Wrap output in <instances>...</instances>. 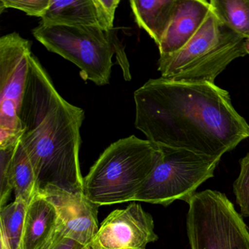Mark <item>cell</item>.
<instances>
[{
	"instance_id": "obj_1",
	"label": "cell",
	"mask_w": 249,
	"mask_h": 249,
	"mask_svg": "<svg viewBox=\"0 0 249 249\" xmlns=\"http://www.w3.org/2000/svg\"><path fill=\"white\" fill-rule=\"evenodd\" d=\"M135 125L160 148L221 159L249 138L227 90L202 81L148 80L134 93Z\"/></svg>"
},
{
	"instance_id": "obj_2",
	"label": "cell",
	"mask_w": 249,
	"mask_h": 249,
	"mask_svg": "<svg viewBox=\"0 0 249 249\" xmlns=\"http://www.w3.org/2000/svg\"><path fill=\"white\" fill-rule=\"evenodd\" d=\"M84 117V110L59 94L46 70L32 55L20 116V142L34 169L39 191L52 186L84 192L79 151Z\"/></svg>"
},
{
	"instance_id": "obj_3",
	"label": "cell",
	"mask_w": 249,
	"mask_h": 249,
	"mask_svg": "<svg viewBox=\"0 0 249 249\" xmlns=\"http://www.w3.org/2000/svg\"><path fill=\"white\" fill-rule=\"evenodd\" d=\"M162 157L161 148L148 140L135 135L119 140L84 178V195L99 206L133 202Z\"/></svg>"
},
{
	"instance_id": "obj_4",
	"label": "cell",
	"mask_w": 249,
	"mask_h": 249,
	"mask_svg": "<svg viewBox=\"0 0 249 249\" xmlns=\"http://www.w3.org/2000/svg\"><path fill=\"white\" fill-rule=\"evenodd\" d=\"M244 43L245 39L226 27L211 8L203 24L184 47L160 56L158 71L167 79L215 84L217 76L231 62L247 55Z\"/></svg>"
},
{
	"instance_id": "obj_5",
	"label": "cell",
	"mask_w": 249,
	"mask_h": 249,
	"mask_svg": "<svg viewBox=\"0 0 249 249\" xmlns=\"http://www.w3.org/2000/svg\"><path fill=\"white\" fill-rule=\"evenodd\" d=\"M113 30L106 32L94 26L40 24L33 34L49 52L76 65L84 81L105 86L110 83L112 58L119 45Z\"/></svg>"
},
{
	"instance_id": "obj_6",
	"label": "cell",
	"mask_w": 249,
	"mask_h": 249,
	"mask_svg": "<svg viewBox=\"0 0 249 249\" xmlns=\"http://www.w3.org/2000/svg\"><path fill=\"white\" fill-rule=\"evenodd\" d=\"M191 249H249V231L232 202L218 191L196 192L188 202Z\"/></svg>"
},
{
	"instance_id": "obj_7",
	"label": "cell",
	"mask_w": 249,
	"mask_h": 249,
	"mask_svg": "<svg viewBox=\"0 0 249 249\" xmlns=\"http://www.w3.org/2000/svg\"><path fill=\"white\" fill-rule=\"evenodd\" d=\"M163 157L145 180L133 202L167 207L176 200L186 203L198 188L214 176L221 159L186 150L161 148Z\"/></svg>"
},
{
	"instance_id": "obj_8",
	"label": "cell",
	"mask_w": 249,
	"mask_h": 249,
	"mask_svg": "<svg viewBox=\"0 0 249 249\" xmlns=\"http://www.w3.org/2000/svg\"><path fill=\"white\" fill-rule=\"evenodd\" d=\"M30 40L12 33L0 38V150L21 140V116L32 53Z\"/></svg>"
},
{
	"instance_id": "obj_9",
	"label": "cell",
	"mask_w": 249,
	"mask_h": 249,
	"mask_svg": "<svg viewBox=\"0 0 249 249\" xmlns=\"http://www.w3.org/2000/svg\"><path fill=\"white\" fill-rule=\"evenodd\" d=\"M158 238L152 215L132 202L125 209L110 213L92 241L100 249H145Z\"/></svg>"
},
{
	"instance_id": "obj_10",
	"label": "cell",
	"mask_w": 249,
	"mask_h": 249,
	"mask_svg": "<svg viewBox=\"0 0 249 249\" xmlns=\"http://www.w3.org/2000/svg\"><path fill=\"white\" fill-rule=\"evenodd\" d=\"M54 207L61 228L67 236L86 246L92 241L99 230V205L84 192H67L49 186L39 191Z\"/></svg>"
},
{
	"instance_id": "obj_11",
	"label": "cell",
	"mask_w": 249,
	"mask_h": 249,
	"mask_svg": "<svg viewBox=\"0 0 249 249\" xmlns=\"http://www.w3.org/2000/svg\"><path fill=\"white\" fill-rule=\"evenodd\" d=\"M211 8L206 0H178L171 22L158 47L160 56L172 54L184 47L200 28Z\"/></svg>"
},
{
	"instance_id": "obj_12",
	"label": "cell",
	"mask_w": 249,
	"mask_h": 249,
	"mask_svg": "<svg viewBox=\"0 0 249 249\" xmlns=\"http://www.w3.org/2000/svg\"><path fill=\"white\" fill-rule=\"evenodd\" d=\"M59 228L56 210L37 192L27 205L23 229V249H44Z\"/></svg>"
},
{
	"instance_id": "obj_13",
	"label": "cell",
	"mask_w": 249,
	"mask_h": 249,
	"mask_svg": "<svg viewBox=\"0 0 249 249\" xmlns=\"http://www.w3.org/2000/svg\"><path fill=\"white\" fill-rule=\"evenodd\" d=\"M129 4L138 27L159 47L171 22L178 0H132Z\"/></svg>"
},
{
	"instance_id": "obj_14",
	"label": "cell",
	"mask_w": 249,
	"mask_h": 249,
	"mask_svg": "<svg viewBox=\"0 0 249 249\" xmlns=\"http://www.w3.org/2000/svg\"><path fill=\"white\" fill-rule=\"evenodd\" d=\"M40 24L100 27L94 0H52Z\"/></svg>"
},
{
	"instance_id": "obj_15",
	"label": "cell",
	"mask_w": 249,
	"mask_h": 249,
	"mask_svg": "<svg viewBox=\"0 0 249 249\" xmlns=\"http://www.w3.org/2000/svg\"><path fill=\"white\" fill-rule=\"evenodd\" d=\"M9 170L16 199H21L28 205L39 189L34 169L20 141L13 151Z\"/></svg>"
},
{
	"instance_id": "obj_16",
	"label": "cell",
	"mask_w": 249,
	"mask_h": 249,
	"mask_svg": "<svg viewBox=\"0 0 249 249\" xmlns=\"http://www.w3.org/2000/svg\"><path fill=\"white\" fill-rule=\"evenodd\" d=\"M27 205L21 199L0 208L1 249H23V229Z\"/></svg>"
},
{
	"instance_id": "obj_17",
	"label": "cell",
	"mask_w": 249,
	"mask_h": 249,
	"mask_svg": "<svg viewBox=\"0 0 249 249\" xmlns=\"http://www.w3.org/2000/svg\"><path fill=\"white\" fill-rule=\"evenodd\" d=\"M218 19L243 39H249V0H211Z\"/></svg>"
},
{
	"instance_id": "obj_18",
	"label": "cell",
	"mask_w": 249,
	"mask_h": 249,
	"mask_svg": "<svg viewBox=\"0 0 249 249\" xmlns=\"http://www.w3.org/2000/svg\"><path fill=\"white\" fill-rule=\"evenodd\" d=\"M240 173L233 183L236 202L242 217H249V153L240 160Z\"/></svg>"
},
{
	"instance_id": "obj_19",
	"label": "cell",
	"mask_w": 249,
	"mask_h": 249,
	"mask_svg": "<svg viewBox=\"0 0 249 249\" xmlns=\"http://www.w3.org/2000/svg\"><path fill=\"white\" fill-rule=\"evenodd\" d=\"M52 3V0H1V11L7 8H14L27 15L42 18Z\"/></svg>"
},
{
	"instance_id": "obj_20",
	"label": "cell",
	"mask_w": 249,
	"mask_h": 249,
	"mask_svg": "<svg viewBox=\"0 0 249 249\" xmlns=\"http://www.w3.org/2000/svg\"><path fill=\"white\" fill-rule=\"evenodd\" d=\"M14 148L8 150H0V206L1 208L5 206V205H6L7 201L13 191L11 178H10L9 165Z\"/></svg>"
},
{
	"instance_id": "obj_21",
	"label": "cell",
	"mask_w": 249,
	"mask_h": 249,
	"mask_svg": "<svg viewBox=\"0 0 249 249\" xmlns=\"http://www.w3.org/2000/svg\"><path fill=\"white\" fill-rule=\"evenodd\" d=\"M120 0H94L97 7L99 24L102 30L110 32L113 29L116 11L120 3Z\"/></svg>"
},
{
	"instance_id": "obj_22",
	"label": "cell",
	"mask_w": 249,
	"mask_h": 249,
	"mask_svg": "<svg viewBox=\"0 0 249 249\" xmlns=\"http://www.w3.org/2000/svg\"><path fill=\"white\" fill-rule=\"evenodd\" d=\"M84 246L76 240L67 236L59 224V230L54 237L44 249H84Z\"/></svg>"
},
{
	"instance_id": "obj_23",
	"label": "cell",
	"mask_w": 249,
	"mask_h": 249,
	"mask_svg": "<svg viewBox=\"0 0 249 249\" xmlns=\"http://www.w3.org/2000/svg\"><path fill=\"white\" fill-rule=\"evenodd\" d=\"M84 249H100V248L97 247L96 246L95 243L94 242L91 241V243H89V244L86 245L84 246Z\"/></svg>"
},
{
	"instance_id": "obj_24",
	"label": "cell",
	"mask_w": 249,
	"mask_h": 249,
	"mask_svg": "<svg viewBox=\"0 0 249 249\" xmlns=\"http://www.w3.org/2000/svg\"><path fill=\"white\" fill-rule=\"evenodd\" d=\"M244 46L246 53H247V54H249V39L245 40Z\"/></svg>"
}]
</instances>
